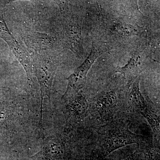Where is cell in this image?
Returning a JSON list of instances; mask_svg holds the SVG:
<instances>
[{
    "label": "cell",
    "instance_id": "cell-1",
    "mask_svg": "<svg viewBox=\"0 0 160 160\" xmlns=\"http://www.w3.org/2000/svg\"><path fill=\"white\" fill-rule=\"evenodd\" d=\"M32 58L34 74L39 82L42 99L45 96L50 98L52 81L58 68L57 63L49 55L34 53Z\"/></svg>",
    "mask_w": 160,
    "mask_h": 160
},
{
    "label": "cell",
    "instance_id": "cell-2",
    "mask_svg": "<svg viewBox=\"0 0 160 160\" xmlns=\"http://www.w3.org/2000/svg\"><path fill=\"white\" fill-rule=\"evenodd\" d=\"M102 49L92 46L91 52L84 62L76 69L73 73L67 79L68 87L64 98H67L77 94L84 87L86 83L87 73L96 60L104 52Z\"/></svg>",
    "mask_w": 160,
    "mask_h": 160
},
{
    "label": "cell",
    "instance_id": "cell-3",
    "mask_svg": "<svg viewBox=\"0 0 160 160\" xmlns=\"http://www.w3.org/2000/svg\"><path fill=\"white\" fill-rule=\"evenodd\" d=\"M142 138L128 129L116 127L108 131L103 142L104 154L107 155L127 145L140 142Z\"/></svg>",
    "mask_w": 160,
    "mask_h": 160
},
{
    "label": "cell",
    "instance_id": "cell-4",
    "mask_svg": "<svg viewBox=\"0 0 160 160\" xmlns=\"http://www.w3.org/2000/svg\"><path fill=\"white\" fill-rule=\"evenodd\" d=\"M0 37L8 44L12 52L26 70L28 78L31 80L34 75L31 58L26 48L11 34L5 22L0 23Z\"/></svg>",
    "mask_w": 160,
    "mask_h": 160
},
{
    "label": "cell",
    "instance_id": "cell-5",
    "mask_svg": "<svg viewBox=\"0 0 160 160\" xmlns=\"http://www.w3.org/2000/svg\"><path fill=\"white\" fill-rule=\"evenodd\" d=\"M64 26V40L69 48L79 53L82 49L81 27L79 23L72 18H69Z\"/></svg>",
    "mask_w": 160,
    "mask_h": 160
},
{
    "label": "cell",
    "instance_id": "cell-6",
    "mask_svg": "<svg viewBox=\"0 0 160 160\" xmlns=\"http://www.w3.org/2000/svg\"><path fill=\"white\" fill-rule=\"evenodd\" d=\"M24 40L26 46L35 51L51 49L56 44L54 38L45 33L35 32H29L25 35Z\"/></svg>",
    "mask_w": 160,
    "mask_h": 160
},
{
    "label": "cell",
    "instance_id": "cell-7",
    "mask_svg": "<svg viewBox=\"0 0 160 160\" xmlns=\"http://www.w3.org/2000/svg\"><path fill=\"white\" fill-rule=\"evenodd\" d=\"M140 78L135 80L130 93V100L133 107L139 112L142 115L146 113L150 108L147 106L139 88Z\"/></svg>",
    "mask_w": 160,
    "mask_h": 160
},
{
    "label": "cell",
    "instance_id": "cell-8",
    "mask_svg": "<svg viewBox=\"0 0 160 160\" xmlns=\"http://www.w3.org/2000/svg\"><path fill=\"white\" fill-rule=\"evenodd\" d=\"M118 103V98L114 91L105 92L98 98L96 107L102 114L107 113L114 109Z\"/></svg>",
    "mask_w": 160,
    "mask_h": 160
},
{
    "label": "cell",
    "instance_id": "cell-9",
    "mask_svg": "<svg viewBox=\"0 0 160 160\" xmlns=\"http://www.w3.org/2000/svg\"><path fill=\"white\" fill-rule=\"evenodd\" d=\"M142 58L139 52H135L132 55L129 62L124 67L118 69L119 72L127 76H133L141 72L142 67Z\"/></svg>",
    "mask_w": 160,
    "mask_h": 160
},
{
    "label": "cell",
    "instance_id": "cell-10",
    "mask_svg": "<svg viewBox=\"0 0 160 160\" xmlns=\"http://www.w3.org/2000/svg\"><path fill=\"white\" fill-rule=\"evenodd\" d=\"M67 98L70 99V106L76 114L80 116H83L89 107V104L86 99L82 95L78 94V93Z\"/></svg>",
    "mask_w": 160,
    "mask_h": 160
},
{
    "label": "cell",
    "instance_id": "cell-11",
    "mask_svg": "<svg viewBox=\"0 0 160 160\" xmlns=\"http://www.w3.org/2000/svg\"><path fill=\"white\" fill-rule=\"evenodd\" d=\"M147 120L156 135H160V116L156 113L150 109L146 114L143 116Z\"/></svg>",
    "mask_w": 160,
    "mask_h": 160
},
{
    "label": "cell",
    "instance_id": "cell-12",
    "mask_svg": "<svg viewBox=\"0 0 160 160\" xmlns=\"http://www.w3.org/2000/svg\"><path fill=\"white\" fill-rule=\"evenodd\" d=\"M118 30L123 35H132L135 33L136 30H135L133 26L126 24L119 26Z\"/></svg>",
    "mask_w": 160,
    "mask_h": 160
},
{
    "label": "cell",
    "instance_id": "cell-13",
    "mask_svg": "<svg viewBox=\"0 0 160 160\" xmlns=\"http://www.w3.org/2000/svg\"><path fill=\"white\" fill-rule=\"evenodd\" d=\"M88 160H93V158L91 157L90 158H89Z\"/></svg>",
    "mask_w": 160,
    "mask_h": 160
}]
</instances>
